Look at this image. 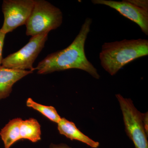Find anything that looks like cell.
I'll return each mask as SVG.
<instances>
[{
	"label": "cell",
	"instance_id": "obj_1",
	"mask_svg": "<svg viewBox=\"0 0 148 148\" xmlns=\"http://www.w3.org/2000/svg\"><path fill=\"white\" fill-rule=\"evenodd\" d=\"M92 18L87 17L73 42L63 50L49 54L39 62L35 70L38 74H46L71 69L82 70L99 79L97 69L88 61L85 52V44L90 31Z\"/></svg>",
	"mask_w": 148,
	"mask_h": 148
},
{
	"label": "cell",
	"instance_id": "obj_2",
	"mask_svg": "<svg viewBox=\"0 0 148 148\" xmlns=\"http://www.w3.org/2000/svg\"><path fill=\"white\" fill-rule=\"evenodd\" d=\"M148 55L147 40L124 39L104 43L99 59L102 68L113 76L130 62Z\"/></svg>",
	"mask_w": 148,
	"mask_h": 148
},
{
	"label": "cell",
	"instance_id": "obj_3",
	"mask_svg": "<svg viewBox=\"0 0 148 148\" xmlns=\"http://www.w3.org/2000/svg\"><path fill=\"white\" fill-rule=\"evenodd\" d=\"M63 14L58 8L45 0L35 1L32 13L26 25V35L34 36L48 33L60 27Z\"/></svg>",
	"mask_w": 148,
	"mask_h": 148
},
{
	"label": "cell",
	"instance_id": "obj_4",
	"mask_svg": "<svg viewBox=\"0 0 148 148\" xmlns=\"http://www.w3.org/2000/svg\"><path fill=\"white\" fill-rule=\"evenodd\" d=\"M122 112L125 131L135 148H148V133L143 120V113L136 108L131 99L116 95Z\"/></svg>",
	"mask_w": 148,
	"mask_h": 148
},
{
	"label": "cell",
	"instance_id": "obj_5",
	"mask_svg": "<svg viewBox=\"0 0 148 148\" xmlns=\"http://www.w3.org/2000/svg\"><path fill=\"white\" fill-rule=\"evenodd\" d=\"M48 33L32 37L20 50L3 58L1 66L8 69L34 71L33 64L45 46Z\"/></svg>",
	"mask_w": 148,
	"mask_h": 148
},
{
	"label": "cell",
	"instance_id": "obj_6",
	"mask_svg": "<svg viewBox=\"0 0 148 148\" xmlns=\"http://www.w3.org/2000/svg\"><path fill=\"white\" fill-rule=\"evenodd\" d=\"M34 0H4L2 5L4 21L0 29L6 34L26 24L34 5Z\"/></svg>",
	"mask_w": 148,
	"mask_h": 148
},
{
	"label": "cell",
	"instance_id": "obj_7",
	"mask_svg": "<svg viewBox=\"0 0 148 148\" xmlns=\"http://www.w3.org/2000/svg\"><path fill=\"white\" fill-rule=\"evenodd\" d=\"M94 4L102 5L114 9L133 22L138 24L142 32L148 35V11L137 7L127 1L123 0L122 1L112 0H92Z\"/></svg>",
	"mask_w": 148,
	"mask_h": 148
},
{
	"label": "cell",
	"instance_id": "obj_8",
	"mask_svg": "<svg viewBox=\"0 0 148 148\" xmlns=\"http://www.w3.org/2000/svg\"><path fill=\"white\" fill-rule=\"evenodd\" d=\"M33 73L31 71L15 70L0 66V100L9 96L15 83Z\"/></svg>",
	"mask_w": 148,
	"mask_h": 148
},
{
	"label": "cell",
	"instance_id": "obj_9",
	"mask_svg": "<svg viewBox=\"0 0 148 148\" xmlns=\"http://www.w3.org/2000/svg\"><path fill=\"white\" fill-rule=\"evenodd\" d=\"M58 130L61 135L71 140H75L85 143L92 148H97L99 143L95 142L82 133L77 128L74 123L65 118H61L58 123Z\"/></svg>",
	"mask_w": 148,
	"mask_h": 148
},
{
	"label": "cell",
	"instance_id": "obj_10",
	"mask_svg": "<svg viewBox=\"0 0 148 148\" xmlns=\"http://www.w3.org/2000/svg\"><path fill=\"white\" fill-rule=\"evenodd\" d=\"M21 118L12 120L0 132V136L4 145V148H10L16 142L21 140L20 133Z\"/></svg>",
	"mask_w": 148,
	"mask_h": 148
},
{
	"label": "cell",
	"instance_id": "obj_11",
	"mask_svg": "<svg viewBox=\"0 0 148 148\" xmlns=\"http://www.w3.org/2000/svg\"><path fill=\"white\" fill-rule=\"evenodd\" d=\"M20 133L21 140L27 139L36 143L41 140L40 125L35 119L22 120L20 125Z\"/></svg>",
	"mask_w": 148,
	"mask_h": 148
},
{
	"label": "cell",
	"instance_id": "obj_12",
	"mask_svg": "<svg viewBox=\"0 0 148 148\" xmlns=\"http://www.w3.org/2000/svg\"><path fill=\"white\" fill-rule=\"evenodd\" d=\"M27 106L38 111L49 119L56 123H58L61 119V118L58 114L57 111L52 106H44L36 103L31 98L27 99Z\"/></svg>",
	"mask_w": 148,
	"mask_h": 148
},
{
	"label": "cell",
	"instance_id": "obj_13",
	"mask_svg": "<svg viewBox=\"0 0 148 148\" xmlns=\"http://www.w3.org/2000/svg\"><path fill=\"white\" fill-rule=\"evenodd\" d=\"M127 1L137 7L148 11V0H127Z\"/></svg>",
	"mask_w": 148,
	"mask_h": 148
},
{
	"label": "cell",
	"instance_id": "obj_14",
	"mask_svg": "<svg viewBox=\"0 0 148 148\" xmlns=\"http://www.w3.org/2000/svg\"><path fill=\"white\" fill-rule=\"evenodd\" d=\"M5 35V34L3 33L0 30V66L1 65L3 58L2 52Z\"/></svg>",
	"mask_w": 148,
	"mask_h": 148
},
{
	"label": "cell",
	"instance_id": "obj_15",
	"mask_svg": "<svg viewBox=\"0 0 148 148\" xmlns=\"http://www.w3.org/2000/svg\"><path fill=\"white\" fill-rule=\"evenodd\" d=\"M143 120L144 127L146 131L148 133V113L143 114Z\"/></svg>",
	"mask_w": 148,
	"mask_h": 148
},
{
	"label": "cell",
	"instance_id": "obj_16",
	"mask_svg": "<svg viewBox=\"0 0 148 148\" xmlns=\"http://www.w3.org/2000/svg\"><path fill=\"white\" fill-rule=\"evenodd\" d=\"M49 148H71L66 145L64 144H60V145H53L51 144Z\"/></svg>",
	"mask_w": 148,
	"mask_h": 148
}]
</instances>
